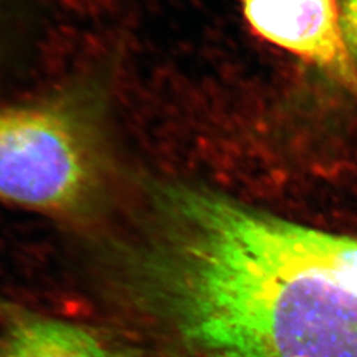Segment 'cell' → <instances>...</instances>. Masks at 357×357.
<instances>
[{
    "label": "cell",
    "mask_w": 357,
    "mask_h": 357,
    "mask_svg": "<svg viewBox=\"0 0 357 357\" xmlns=\"http://www.w3.org/2000/svg\"><path fill=\"white\" fill-rule=\"evenodd\" d=\"M0 357H134L100 332L24 310H6Z\"/></svg>",
    "instance_id": "3"
},
{
    "label": "cell",
    "mask_w": 357,
    "mask_h": 357,
    "mask_svg": "<svg viewBox=\"0 0 357 357\" xmlns=\"http://www.w3.org/2000/svg\"><path fill=\"white\" fill-rule=\"evenodd\" d=\"M101 165L94 130L72 101L0 110V202L78 216L98 193Z\"/></svg>",
    "instance_id": "1"
},
{
    "label": "cell",
    "mask_w": 357,
    "mask_h": 357,
    "mask_svg": "<svg viewBox=\"0 0 357 357\" xmlns=\"http://www.w3.org/2000/svg\"><path fill=\"white\" fill-rule=\"evenodd\" d=\"M342 26L347 45L357 60V0H343Z\"/></svg>",
    "instance_id": "4"
},
{
    "label": "cell",
    "mask_w": 357,
    "mask_h": 357,
    "mask_svg": "<svg viewBox=\"0 0 357 357\" xmlns=\"http://www.w3.org/2000/svg\"><path fill=\"white\" fill-rule=\"evenodd\" d=\"M255 33L340 79L357 96L354 56L336 0H243Z\"/></svg>",
    "instance_id": "2"
}]
</instances>
